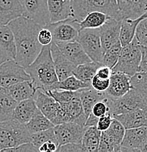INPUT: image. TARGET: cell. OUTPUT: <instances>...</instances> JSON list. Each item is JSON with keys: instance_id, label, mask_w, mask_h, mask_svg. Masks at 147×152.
Segmentation results:
<instances>
[{"instance_id": "24", "label": "cell", "mask_w": 147, "mask_h": 152, "mask_svg": "<svg viewBox=\"0 0 147 152\" xmlns=\"http://www.w3.org/2000/svg\"><path fill=\"white\" fill-rule=\"evenodd\" d=\"M37 109V104L33 98L20 101L14 108L12 118L25 124L31 119Z\"/></svg>"}, {"instance_id": "32", "label": "cell", "mask_w": 147, "mask_h": 152, "mask_svg": "<svg viewBox=\"0 0 147 152\" xmlns=\"http://www.w3.org/2000/svg\"><path fill=\"white\" fill-rule=\"evenodd\" d=\"M100 65L102 64L94 61L78 64L74 68L72 75L75 76L79 80L90 84L91 78L95 75L97 68Z\"/></svg>"}, {"instance_id": "1", "label": "cell", "mask_w": 147, "mask_h": 152, "mask_svg": "<svg viewBox=\"0 0 147 152\" xmlns=\"http://www.w3.org/2000/svg\"><path fill=\"white\" fill-rule=\"evenodd\" d=\"M7 26L12 30L15 39V60L26 67L35 59L42 49V45L39 44L37 35L43 26L23 15L12 20Z\"/></svg>"}, {"instance_id": "20", "label": "cell", "mask_w": 147, "mask_h": 152, "mask_svg": "<svg viewBox=\"0 0 147 152\" xmlns=\"http://www.w3.org/2000/svg\"><path fill=\"white\" fill-rule=\"evenodd\" d=\"M120 16L137 18L147 12V0H116Z\"/></svg>"}, {"instance_id": "19", "label": "cell", "mask_w": 147, "mask_h": 152, "mask_svg": "<svg viewBox=\"0 0 147 152\" xmlns=\"http://www.w3.org/2000/svg\"><path fill=\"white\" fill-rule=\"evenodd\" d=\"M50 52L58 80L60 81L72 75L75 65L64 56L56 43L53 42L50 43Z\"/></svg>"}, {"instance_id": "33", "label": "cell", "mask_w": 147, "mask_h": 152, "mask_svg": "<svg viewBox=\"0 0 147 152\" xmlns=\"http://www.w3.org/2000/svg\"><path fill=\"white\" fill-rule=\"evenodd\" d=\"M109 15L100 11H92L79 21L80 31L84 28H98L102 26Z\"/></svg>"}, {"instance_id": "21", "label": "cell", "mask_w": 147, "mask_h": 152, "mask_svg": "<svg viewBox=\"0 0 147 152\" xmlns=\"http://www.w3.org/2000/svg\"><path fill=\"white\" fill-rule=\"evenodd\" d=\"M50 23L73 18L70 0H47Z\"/></svg>"}, {"instance_id": "12", "label": "cell", "mask_w": 147, "mask_h": 152, "mask_svg": "<svg viewBox=\"0 0 147 152\" xmlns=\"http://www.w3.org/2000/svg\"><path fill=\"white\" fill-rule=\"evenodd\" d=\"M23 7V16L45 26L50 23L47 0H19Z\"/></svg>"}, {"instance_id": "46", "label": "cell", "mask_w": 147, "mask_h": 152, "mask_svg": "<svg viewBox=\"0 0 147 152\" xmlns=\"http://www.w3.org/2000/svg\"><path fill=\"white\" fill-rule=\"evenodd\" d=\"M112 73V69L108 66L102 64L97 68L96 75L102 78H110V75Z\"/></svg>"}, {"instance_id": "15", "label": "cell", "mask_w": 147, "mask_h": 152, "mask_svg": "<svg viewBox=\"0 0 147 152\" xmlns=\"http://www.w3.org/2000/svg\"><path fill=\"white\" fill-rule=\"evenodd\" d=\"M59 104L61 105L63 122L73 121L85 126L86 118L82 107L80 92L78 96L72 100L67 102H61Z\"/></svg>"}, {"instance_id": "34", "label": "cell", "mask_w": 147, "mask_h": 152, "mask_svg": "<svg viewBox=\"0 0 147 152\" xmlns=\"http://www.w3.org/2000/svg\"><path fill=\"white\" fill-rule=\"evenodd\" d=\"M91 86L88 83L83 82L82 80H79L75 76L73 75L69 76L67 78L64 79L62 80H59L54 84H53L48 89H62V90H68V91H78V90L82 89V88H87V87ZM46 91V90H45Z\"/></svg>"}, {"instance_id": "9", "label": "cell", "mask_w": 147, "mask_h": 152, "mask_svg": "<svg viewBox=\"0 0 147 152\" xmlns=\"http://www.w3.org/2000/svg\"><path fill=\"white\" fill-rule=\"evenodd\" d=\"M31 80L25 67L15 59L8 60L0 64V86L8 88L23 80Z\"/></svg>"}, {"instance_id": "36", "label": "cell", "mask_w": 147, "mask_h": 152, "mask_svg": "<svg viewBox=\"0 0 147 152\" xmlns=\"http://www.w3.org/2000/svg\"><path fill=\"white\" fill-rule=\"evenodd\" d=\"M50 140H53V141L58 142L57 140H56V136H55L53 127L46 129V130L40 131V132H37L31 134V141L30 142L38 149L39 147L42 143L50 141Z\"/></svg>"}, {"instance_id": "5", "label": "cell", "mask_w": 147, "mask_h": 152, "mask_svg": "<svg viewBox=\"0 0 147 152\" xmlns=\"http://www.w3.org/2000/svg\"><path fill=\"white\" fill-rule=\"evenodd\" d=\"M142 56V47L135 37L127 45L122 46L119 58L112 72H121L132 76L138 72Z\"/></svg>"}, {"instance_id": "13", "label": "cell", "mask_w": 147, "mask_h": 152, "mask_svg": "<svg viewBox=\"0 0 147 152\" xmlns=\"http://www.w3.org/2000/svg\"><path fill=\"white\" fill-rule=\"evenodd\" d=\"M147 141V125L125 129L120 151H141Z\"/></svg>"}, {"instance_id": "28", "label": "cell", "mask_w": 147, "mask_h": 152, "mask_svg": "<svg viewBox=\"0 0 147 152\" xmlns=\"http://www.w3.org/2000/svg\"><path fill=\"white\" fill-rule=\"evenodd\" d=\"M125 129L124 126L117 119L113 118L108 129L101 132L113 145L114 151H120L121 143L125 133Z\"/></svg>"}, {"instance_id": "22", "label": "cell", "mask_w": 147, "mask_h": 152, "mask_svg": "<svg viewBox=\"0 0 147 152\" xmlns=\"http://www.w3.org/2000/svg\"><path fill=\"white\" fill-rule=\"evenodd\" d=\"M23 13V7L19 0H0V26L7 25Z\"/></svg>"}, {"instance_id": "37", "label": "cell", "mask_w": 147, "mask_h": 152, "mask_svg": "<svg viewBox=\"0 0 147 152\" xmlns=\"http://www.w3.org/2000/svg\"><path fill=\"white\" fill-rule=\"evenodd\" d=\"M44 92L46 93L49 96H52L53 99L58 102H67L69 101L72 100L75 97L79 94L78 91H68V90H62V89H51L43 91Z\"/></svg>"}, {"instance_id": "43", "label": "cell", "mask_w": 147, "mask_h": 152, "mask_svg": "<svg viewBox=\"0 0 147 152\" xmlns=\"http://www.w3.org/2000/svg\"><path fill=\"white\" fill-rule=\"evenodd\" d=\"M2 151H7V152H36L38 151V149L31 143V142H24V143L20 144V145H17L15 147H12V148H6V149L3 150Z\"/></svg>"}, {"instance_id": "40", "label": "cell", "mask_w": 147, "mask_h": 152, "mask_svg": "<svg viewBox=\"0 0 147 152\" xmlns=\"http://www.w3.org/2000/svg\"><path fill=\"white\" fill-rule=\"evenodd\" d=\"M143 19L137 25L135 37L140 46L147 47V26Z\"/></svg>"}, {"instance_id": "42", "label": "cell", "mask_w": 147, "mask_h": 152, "mask_svg": "<svg viewBox=\"0 0 147 152\" xmlns=\"http://www.w3.org/2000/svg\"><path fill=\"white\" fill-rule=\"evenodd\" d=\"M37 39L41 45H48L53 41L52 38V34L50 30L45 26H43L40 30H39L38 35H37Z\"/></svg>"}, {"instance_id": "23", "label": "cell", "mask_w": 147, "mask_h": 152, "mask_svg": "<svg viewBox=\"0 0 147 152\" xmlns=\"http://www.w3.org/2000/svg\"><path fill=\"white\" fill-rule=\"evenodd\" d=\"M113 117L117 119L126 129L147 125V110L145 109L117 114Z\"/></svg>"}, {"instance_id": "31", "label": "cell", "mask_w": 147, "mask_h": 152, "mask_svg": "<svg viewBox=\"0 0 147 152\" xmlns=\"http://www.w3.org/2000/svg\"><path fill=\"white\" fill-rule=\"evenodd\" d=\"M25 126L30 134H33L53 128L54 124L37 108L31 119L25 124Z\"/></svg>"}, {"instance_id": "39", "label": "cell", "mask_w": 147, "mask_h": 152, "mask_svg": "<svg viewBox=\"0 0 147 152\" xmlns=\"http://www.w3.org/2000/svg\"><path fill=\"white\" fill-rule=\"evenodd\" d=\"M109 112H110V107H109L108 98H107L106 96V97L103 100L98 101V102L94 104L92 109H91V113L99 118V117L105 115V114L109 113Z\"/></svg>"}, {"instance_id": "35", "label": "cell", "mask_w": 147, "mask_h": 152, "mask_svg": "<svg viewBox=\"0 0 147 152\" xmlns=\"http://www.w3.org/2000/svg\"><path fill=\"white\" fill-rule=\"evenodd\" d=\"M121 48H122V45L120 41H118L108 49H107L103 53L102 64L108 66L112 69L118 61Z\"/></svg>"}, {"instance_id": "49", "label": "cell", "mask_w": 147, "mask_h": 152, "mask_svg": "<svg viewBox=\"0 0 147 152\" xmlns=\"http://www.w3.org/2000/svg\"><path fill=\"white\" fill-rule=\"evenodd\" d=\"M70 1H72V0H70Z\"/></svg>"}, {"instance_id": "14", "label": "cell", "mask_w": 147, "mask_h": 152, "mask_svg": "<svg viewBox=\"0 0 147 152\" xmlns=\"http://www.w3.org/2000/svg\"><path fill=\"white\" fill-rule=\"evenodd\" d=\"M121 22V20L109 16L105 23L99 28L101 44H102L103 52L120 41L119 35Z\"/></svg>"}, {"instance_id": "18", "label": "cell", "mask_w": 147, "mask_h": 152, "mask_svg": "<svg viewBox=\"0 0 147 152\" xmlns=\"http://www.w3.org/2000/svg\"><path fill=\"white\" fill-rule=\"evenodd\" d=\"M16 47L12 30L7 25L0 26V64L15 59Z\"/></svg>"}, {"instance_id": "10", "label": "cell", "mask_w": 147, "mask_h": 152, "mask_svg": "<svg viewBox=\"0 0 147 152\" xmlns=\"http://www.w3.org/2000/svg\"><path fill=\"white\" fill-rule=\"evenodd\" d=\"M33 99L35 101L37 108L54 126L63 123L61 105L52 96H49L42 90L37 89Z\"/></svg>"}, {"instance_id": "7", "label": "cell", "mask_w": 147, "mask_h": 152, "mask_svg": "<svg viewBox=\"0 0 147 152\" xmlns=\"http://www.w3.org/2000/svg\"><path fill=\"white\" fill-rule=\"evenodd\" d=\"M76 40L81 45L91 61L102 64L104 52L101 44L99 28L80 30Z\"/></svg>"}, {"instance_id": "30", "label": "cell", "mask_w": 147, "mask_h": 152, "mask_svg": "<svg viewBox=\"0 0 147 152\" xmlns=\"http://www.w3.org/2000/svg\"><path fill=\"white\" fill-rule=\"evenodd\" d=\"M17 103L18 102L11 96L7 88L0 86V121L12 118V112Z\"/></svg>"}, {"instance_id": "48", "label": "cell", "mask_w": 147, "mask_h": 152, "mask_svg": "<svg viewBox=\"0 0 147 152\" xmlns=\"http://www.w3.org/2000/svg\"><path fill=\"white\" fill-rule=\"evenodd\" d=\"M141 151L142 152H147V141L146 143L144 144V145L143 146V148H141Z\"/></svg>"}, {"instance_id": "4", "label": "cell", "mask_w": 147, "mask_h": 152, "mask_svg": "<svg viewBox=\"0 0 147 152\" xmlns=\"http://www.w3.org/2000/svg\"><path fill=\"white\" fill-rule=\"evenodd\" d=\"M71 6L73 18L79 21L92 11H100L121 20L116 0H72Z\"/></svg>"}, {"instance_id": "26", "label": "cell", "mask_w": 147, "mask_h": 152, "mask_svg": "<svg viewBox=\"0 0 147 152\" xmlns=\"http://www.w3.org/2000/svg\"><path fill=\"white\" fill-rule=\"evenodd\" d=\"M12 98L17 102L34 97L37 88L31 80H23L7 88Z\"/></svg>"}, {"instance_id": "11", "label": "cell", "mask_w": 147, "mask_h": 152, "mask_svg": "<svg viewBox=\"0 0 147 152\" xmlns=\"http://www.w3.org/2000/svg\"><path fill=\"white\" fill-rule=\"evenodd\" d=\"M86 126L73 121L63 122L53 126L59 145L67 143H81L82 137Z\"/></svg>"}, {"instance_id": "47", "label": "cell", "mask_w": 147, "mask_h": 152, "mask_svg": "<svg viewBox=\"0 0 147 152\" xmlns=\"http://www.w3.org/2000/svg\"><path fill=\"white\" fill-rule=\"evenodd\" d=\"M138 71L147 72V47H142V56Z\"/></svg>"}, {"instance_id": "38", "label": "cell", "mask_w": 147, "mask_h": 152, "mask_svg": "<svg viewBox=\"0 0 147 152\" xmlns=\"http://www.w3.org/2000/svg\"><path fill=\"white\" fill-rule=\"evenodd\" d=\"M131 88L147 95V72L138 71L130 77Z\"/></svg>"}, {"instance_id": "25", "label": "cell", "mask_w": 147, "mask_h": 152, "mask_svg": "<svg viewBox=\"0 0 147 152\" xmlns=\"http://www.w3.org/2000/svg\"><path fill=\"white\" fill-rule=\"evenodd\" d=\"M145 18H147V12L137 18L121 19L119 40L122 46L129 44L133 39L137 25Z\"/></svg>"}, {"instance_id": "27", "label": "cell", "mask_w": 147, "mask_h": 152, "mask_svg": "<svg viewBox=\"0 0 147 152\" xmlns=\"http://www.w3.org/2000/svg\"><path fill=\"white\" fill-rule=\"evenodd\" d=\"M79 92L86 118H88V115L91 113L94 104L98 101L103 100L106 97L105 92H99L94 90L91 86L80 89Z\"/></svg>"}, {"instance_id": "29", "label": "cell", "mask_w": 147, "mask_h": 152, "mask_svg": "<svg viewBox=\"0 0 147 152\" xmlns=\"http://www.w3.org/2000/svg\"><path fill=\"white\" fill-rule=\"evenodd\" d=\"M101 131L96 126H86L81 140L82 151H97L100 140Z\"/></svg>"}, {"instance_id": "2", "label": "cell", "mask_w": 147, "mask_h": 152, "mask_svg": "<svg viewBox=\"0 0 147 152\" xmlns=\"http://www.w3.org/2000/svg\"><path fill=\"white\" fill-rule=\"evenodd\" d=\"M25 69L37 89L45 91L59 81L50 52V44L42 46L38 56Z\"/></svg>"}, {"instance_id": "41", "label": "cell", "mask_w": 147, "mask_h": 152, "mask_svg": "<svg viewBox=\"0 0 147 152\" xmlns=\"http://www.w3.org/2000/svg\"><path fill=\"white\" fill-rule=\"evenodd\" d=\"M110 83V78H102L95 74L91 78L90 86L99 92H105L108 88Z\"/></svg>"}, {"instance_id": "16", "label": "cell", "mask_w": 147, "mask_h": 152, "mask_svg": "<svg viewBox=\"0 0 147 152\" xmlns=\"http://www.w3.org/2000/svg\"><path fill=\"white\" fill-rule=\"evenodd\" d=\"M56 45L64 56L75 66L92 61L77 40L57 42Z\"/></svg>"}, {"instance_id": "45", "label": "cell", "mask_w": 147, "mask_h": 152, "mask_svg": "<svg viewBox=\"0 0 147 152\" xmlns=\"http://www.w3.org/2000/svg\"><path fill=\"white\" fill-rule=\"evenodd\" d=\"M56 151L60 152H80L82 151L81 143H67L59 145Z\"/></svg>"}, {"instance_id": "44", "label": "cell", "mask_w": 147, "mask_h": 152, "mask_svg": "<svg viewBox=\"0 0 147 152\" xmlns=\"http://www.w3.org/2000/svg\"><path fill=\"white\" fill-rule=\"evenodd\" d=\"M113 115L110 113V112H109L105 115H102V116L99 117L98 118V121L96 126L99 131L102 132V131H105L106 129H108L110 126V124H111L112 120H113Z\"/></svg>"}, {"instance_id": "17", "label": "cell", "mask_w": 147, "mask_h": 152, "mask_svg": "<svg viewBox=\"0 0 147 152\" xmlns=\"http://www.w3.org/2000/svg\"><path fill=\"white\" fill-rule=\"evenodd\" d=\"M130 76L121 72H112L105 94L112 99H118L130 90Z\"/></svg>"}, {"instance_id": "3", "label": "cell", "mask_w": 147, "mask_h": 152, "mask_svg": "<svg viewBox=\"0 0 147 152\" xmlns=\"http://www.w3.org/2000/svg\"><path fill=\"white\" fill-rule=\"evenodd\" d=\"M31 134L24 124L13 118L0 121V151L30 142Z\"/></svg>"}, {"instance_id": "6", "label": "cell", "mask_w": 147, "mask_h": 152, "mask_svg": "<svg viewBox=\"0 0 147 152\" xmlns=\"http://www.w3.org/2000/svg\"><path fill=\"white\" fill-rule=\"evenodd\" d=\"M107 98L110 112L113 116L138 109L147 110V95L134 88H131L127 93L118 99H112L108 96Z\"/></svg>"}, {"instance_id": "8", "label": "cell", "mask_w": 147, "mask_h": 152, "mask_svg": "<svg viewBox=\"0 0 147 152\" xmlns=\"http://www.w3.org/2000/svg\"><path fill=\"white\" fill-rule=\"evenodd\" d=\"M45 27L50 31L53 38L52 42L55 43L76 40L80 31L79 20L72 17L48 23Z\"/></svg>"}]
</instances>
